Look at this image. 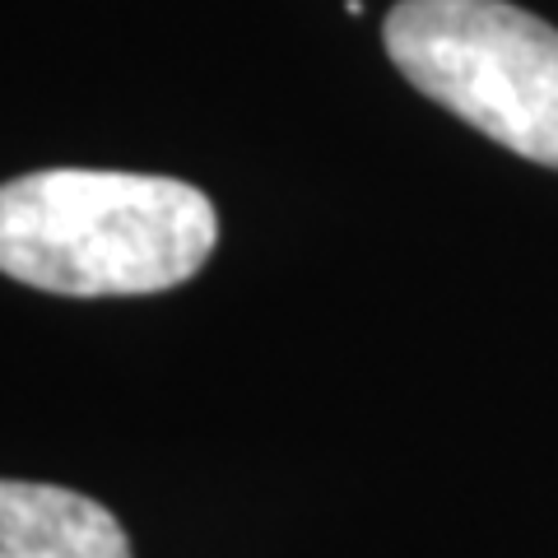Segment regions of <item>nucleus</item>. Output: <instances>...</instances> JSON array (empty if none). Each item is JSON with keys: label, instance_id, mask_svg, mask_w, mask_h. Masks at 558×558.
Segmentation results:
<instances>
[{"label": "nucleus", "instance_id": "f257e3e1", "mask_svg": "<svg viewBox=\"0 0 558 558\" xmlns=\"http://www.w3.org/2000/svg\"><path fill=\"white\" fill-rule=\"evenodd\" d=\"M215 242V205L178 178L43 168L0 182V275L61 299L178 289Z\"/></svg>", "mask_w": 558, "mask_h": 558}, {"label": "nucleus", "instance_id": "f03ea898", "mask_svg": "<svg viewBox=\"0 0 558 558\" xmlns=\"http://www.w3.org/2000/svg\"><path fill=\"white\" fill-rule=\"evenodd\" d=\"M387 57L494 145L558 168V28L508 0H400Z\"/></svg>", "mask_w": 558, "mask_h": 558}, {"label": "nucleus", "instance_id": "7ed1b4c3", "mask_svg": "<svg viewBox=\"0 0 558 558\" xmlns=\"http://www.w3.org/2000/svg\"><path fill=\"white\" fill-rule=\"evenodd\" d=\"M0 558H131V539L75 488L0 480Z\"/></svg>", "mask_w": 558, "mask_h": 558}]
</instances>
